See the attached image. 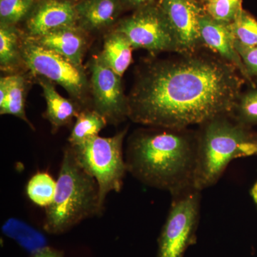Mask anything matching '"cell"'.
Segmentation results:
<instances>
[{
  "label": "cell",
  "instance_id": "obj_1",
  "mask_svg": "<svg viewBox=\"0 0 257 257\" xmlns=\"http://www.w3.org/2000/svg\"><path fill=\"white\" fill-rule=\"evenodd\" d=\"M198 51L146 67L127 96L128 119L153 127L187 128L232 114L241 96V74L221 57Z\"/></svg>",
  "mask_w": 257,
  "mask_h": 257
},
{
  "label": "cell",
  "instance_id": "obj_2",
  "mask_svg": "<svg viewBox=\"0 0 257 257\" xmlns=\"http://www.w3.org/2000/svg\"><path fill=\"white\" fill-rule=\"evenodd\" d=\"M150 127L137 130L128 139L124 157L127 172L172 197L194 188L197 132Z\"/></svg>",
  "mask_w": 257,
  "mask_h": 257
},
{
  "label": "cell",
  "instance_id": "obj_3",
  "mask_svg": "<svg viewBox=\"0 0 257 257\" xmlns=\"http://www.w3.org/2000/svg\"><path fill=\"white\" fill-rule=\"evenodd\" d=\"M194 188L215 185L232 161L257 156V136L233 117L222 115L199 125Z\"/></svg>",
  "mask_w": 257,
  "mask_h": 257
},
{
  "label": "cell",
  "instance_id": "obj_4",
  "mask_svg": "<svg viewBox=\"0 0 257 257\" xmlns=\"http://www.w3.org/2000/svg\"><path fill=\"white\" fill-rule=\"evenodd\" d=\"M45 210L43 229L52 235L67 232L104 211L96 179L79 165L69 145L64 149L55 198Z\"/></svg>",
  "mask_w": 257,
  "mask_h": 257
},
{
  "label": "cell",
  "instance_id": "obj_5",
  "mask_svg": "<svg viewBox=\"0 0 257 257\" xmlns=\"http://www.w3.org/2000/svg\"><path fill=\"white\" fill-rule=\"evenodd\" d=\"M126 134L127 128L110 138L98 135L74 146L69 144L79 165L96 179L103 207L109 193L119 192L122 189L127 172L123 154Z\"/></svg>",
  "mask_w": 257,
  "mask_h": 257
},
{
  "label": "cell",
  "instance_id": "obj_6",
  "mask_svg": "<svg viewBox=\"0 0 257 257\" xmlns=\"http://www.w3.org/2000/svg\"><path fill=\"white\" fill-rule=\"evenodd\" d=\"M21 55L23 63L33 74L57 83L76 101L84 104L90 86L83 67L42 46L28 35L22 39Z\"/></svg>",
  "mask_w": 257,
  "mask_h": 257
},
{
  "label": "cell",
  "instance_id": "obj_7",
  "mask_svg": "<svg viewBox=\"0 0 257 257\" xmlns=\"http://www.w3.org/2000/svg\"><path fill=\"white\" fill-rule=\"evenodd\" d=\"M200 209V191L193 188L173 197L157 241V257L184 256L197 239Z\"/></svg>",
  "mask_w": 257,
  "mask_h": 257
},
{
  "label": "cell",
  "instance_id": "obj_8",
  "mask_svg": "<svg viewBox=\"0 0 257 257\" xmlns=\"http://www.w3.org/2000/svg\"><path fill=\"white\" fill-rule=\"evenodd\" d=\"M115 30L127 37L134 50L177 52L173 33L159 5L138 8L131 16L121 20Z\"/></svg>",
  "mask_w": 257,
  "mask_h": 257
},
{
  "label": "cell",
  "instance_id": "obj_9",
  "mask_svg": "<svg viewBox=\"0 0 257 257\" xmlns=\"http://www.w3.org/2000/svg\"><path fill=\"white\" fill-rule=\"evenodd\" d=\"M90 71L93 109L102 115L108 124H120L128 115V98L123 90L121 77L99 55L92 59Z\"/></svg>",
  "mask_w": 257,
  "mask_h": 257
},
{
  "label": "cell",
  "instance_id": "obj_10",
  "mask_svg": "<svg viewBox=\"0 0 257 257\" xmlns=\"http://www.w3.org/2000/svg\"><path fill=\"white\" fill-rule=\"evenodd\" d=\"M159 5L173 33L177 53H192L204 46L199 28L204 10L195 0H160Z\"/></svg>",
  "mask_w": 257,
  "mask_h": 257
},
{
  "label": "cell",
  "instance_id": "obj_11",
  "mask_svg": "<svg viewBox=\"0 0 257 257\" xmlns=\"http://www.w3.org/2000/svg\"><path fill=\"white\" fill-rule=\"evenodd\" d=\"M74 26H78L75 3L71 0H40L27 18V35L38 37Z\"/></svg>",
  "mask_w": 257,
  "mask_h": 257
},
{
  "label": "cell",
  "instance_id": "obj_12",
  "mask_svg": "<svg viewBox=\"0 0 257 257\" xmlns=\"http://www.w3.org/2000/svg\"><path fill=\"white\" fill-rule=\"evenodd\" d=\"M199 28L203 45L214 51L222 60L232 64L243 78L253 85L251 77L235 48L229 25L219 23L204 13L199 19Z\"/></svg>",
  "mask_w": 257,
  "mask_h": 257
},
{
  "label": "cell",
  "instance_id": "obj_13",
  "mask_svg": "<svg viewBox=\"0 0 257 257\" xmlns=\"http://www.w3.org/2000/svg\"><path fill=\"white\" fill-rule=\"evenodd\" d=\"M31 38L42 46L65 57L75 65L83 67V55L87 42L84 31L79 27L61 28L42 36Z\"/></svg>",
  "mask_w": 257,
  "mask_h": 257
},
{
  "label": "cell",
  "instance_id": "obj_14",
  "mask_svg": "<svg viewBox=\"0 0 257 257\" xmlns=\"http://www.w3.org/2000/svg\"><path fill=\"white\" fill-rule=\"evenodd\" d=\"M121 0H82L75 3L77 25L84 32L113 25L122 9Z\"/></svg>",
  "mask_w": 257,
  "mask_h": 257
},
{
  "label": "cell",
  "instance_id": "obj_15",
  "mask_svg": "<svg viewBox=\"0 0 257 257\" xmlns=\"http://www.w3.org/2000/svg\"><path fill=\"white\" fill-rule=\"evenodd\" d=\"M37 77L46 101L44 116L50 123L52 133H57L61 127L69 124L80 111L77 110L72 101L57 92L52 82L44 77Z\"/></svg>",
  "mask_w": 257,
  "mask_h": 257
},
{
  "label": "cell",
  "instance_id": "obj_16",
  "mask_svg": "<svg viewBox=\"0 0 257 257\" xmlns=\"http://www.w3.org/2000/svg\"><path fill=\"white\" fill-rule=\"evenodd\" d=\"M133 50L127 37L114 30L106 36L99 56L109 68L122 77L132 63Z\"/></svg>",
  "mask_w": 257,
  "mask_h": 257
},
{
  "label": "cell",
  "instance_id": "obj_17",
  "mask_svg": "<svg viewBox=\"0 0 257 257\" xmlns=\"http://www.w3.org/2000/svg\"><path fill=\"white\" fill-rule=\"evenodd\" d=\"M3 233L31 253L47 246L45 236L25 221L10 218L2 227Z\"/></svg>",
  "mask_w": 257,
  "mask_h": 257
},
{
  "label": "cell",
  "instance_id": "obj_18",
  "mask_svg": "<svg viewBox=\"0 0 257 257\" xmlns=\"http://www.w3.org/2000/svg\"><path fill=\"white\" fill-rule=\"evenodd\" d=\"M8 77V92L4 101L0 104V114L13 115L33 126L25 112V80L20 74H13Z\"/></svg>",
  "mask_w": 257,
  "mask_h": 257
},
{
  "label": "cell",
  "instance_id": "obj_19",
  "mask_svg": "<svg viewBox=\"0 0 257 257\" xmlns=\"http://www.w3.org/2000/svg\"><path fill=\"white\" fill-rule=\"evenodd\" d=\"M107 124L105 118L94 109H83L76 116L75 123L68 138L69 145L74 146L98 136Z\"/></svg>",
  "mask_w": 257,
  "mask_h": 257
},
{
  "label": "cell",
  "instance_id": "obj_20",
  "mask_svg": "<svg viewBox=\"0 0 257 257\" xmlns=\"http://www.w3.org/2000/svg\"><path fill=\"white\" fill-rule=\"evenodd\" d=\"M20 33L15 26L0 24V66L10 70L23 62Z\"/></svg>",
  "mask_w": 257,
  "mask_h": 257
},
{
  "label": "cell",
  "instance_id": "obj_21",
  "mask_svg": "<svg viewBox=\"0 0 257 257\" xmlns=\"http://www.w3.org/2000/svg\"><path fill=\"white\" fill-rule=\"evenodd\" d=\"M57 181L46 172H37L28 181L27 195L35 205L46 209L55 198Z\"/></svg>",
  "mask_w": 257,
  "mask_h": 257
},
{
  "label": "cell",
  "instance_id": "obj_22",
  "mask_svg": "<svg viewBox=\"0 0 257 257\" xmlns=\"http://www.w3.org/2000/svg\"><path fill=\"white\" fill-rule=\"evenodd\" d=\"M229 25L235 42L244 47H257V20L249 13L241 10Z\"/></svg>",
  "mask_w": 257,
  "mask_h": 257
},
{
  "label": "cell",
  "instance_id": "obj_23",
  "mask_svg": "<svg viewBox=\"0 0 257 257\" xmlns=\"http://www.w3.org/2000/svg\"><path fill=\"white\" fill-rule=\"evenodd\" d=\"M37 0H0L1 24L15 26L32 13Z\"/></svg>",
  "mask_w": 257,
  "mask_h": 257
},
{
  "label": "cell",
  "instance_id": "obj_24",
  "mask_svg": "<svg viewBox=\"0 0 257 257\" xmlns=\"http://www.w3.org/2000/svg\"><path fill=\"white\" fill-rule=\"evenodd\" d=\"M242 0H210L205 3L204 13L219 23L229 25L243 9Z\"/></svg>",
  "mask_w": 257,
  "mask_h": 257
},
{
  "label": "cell",
  "instance_id": "obj_25",
  "mask_svg": "<svg viewBox=\"0 0 257 257\" xmlns=\"http://www.w3.org/2000/svg\"><path fill=\"white\" fill-rule=\"evenodd\" d=\"M231 115L245 126L257 124V88L240 96Z\"/></svg>",
  "mask_w": 257,
  "mask_h": 257
},
{
  "label": "cell",
  "instance_id": "obj_26",
  "mask_svg": "<svg viewBox=\"0 0 257 257\" xmlns=\"http://www.w3.org/2000/svg\"><path fill=\"white\" fill-rule=\"evenodd\" d=\"M234 46L249 75L257 76V47H244L235 42Z\"/></svg>",
  "mask_w": 257,
  "mask_h": 257
},
{
  "label": "cell",
  "instance_id": "obj_27",
  "mask_svg": "<svg viewBox=\"0 0 257 257\" xmlns=\"http://www.w3.org/2000/svg\"><path fill=\"white\" fill-rule=\"evenodd\" d=\"M30 257H64V253L60 250L56 249L51 246L45 247L31 253Z\"/></svg>",
  "mask_w": 257,
  "mask_h": 257
},
{
  "label": "cell",
  "instance_id": "obj_28",
  "mask_svg": "<svg viewBox=\"0 0 257 257\" xmlns=\"http://www.w3.org/2000/svg\"><path fill=\"white\" fill-rule=\"evenodd\" d=\"M156 1L157 0H121L123 5L136 10L147 5L155 4Z\"/></svg>",
  "mask_w": 257,
  "mask_h": 257
},
{
  "label": "cell",
  "instance_id": "obj_29",
  "mask_svg": "<svg viewBox=\"0 0 257 257\" xmlns=\"http://www.w3.org/2000/svg\"><path fill=\"white\" fill-rule=\"evenodd\" d=\"M250 196H251V199H252L253 202L254 203L257 209V181L253 184L251 190H250Z\"/></svg>",
  "mask_w": 257,
  "mask_h": 257
},
{
  "label": "cell",
  "instance_id": "obj_30",
  "mask_svg": "<svg viewBox=\"0 0 257 257\" xmlns=\"http://www.w3.org/2000/svg\"><path fill=\"white\" fill-rule=\"evenodd\" d=\"M71 1H72L73 2H76V3H79V2H80V1H82V0H71Z\"/></svg>",
  "mask_w": 257,
  "mask_h": 257
},
{
  "label": "cell",
  "instance_id": "obj_31",
  "mask_svg": "<svg viewBox=\"0 0 257 257\" xmlns=\"http://www.w3.org/2000/svg\"><path fill=\"white\" fill-rule=\"evenodd\" d=\"M203 1L205 2V3H207V2L210 1V0H203Z\"/></svg>",
  "mask_w": 257,
  "mask_h": 257
}]
</instances>
